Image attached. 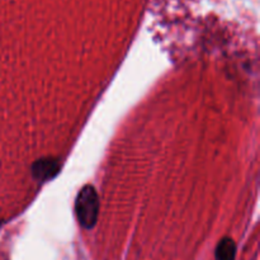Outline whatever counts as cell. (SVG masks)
Listing matches in <instances>:
<instances>
[{"mask_svg": "<svg viewBox=\"0 0 260 260\" xmlns=\"http://www.w3.org/2000/svg\"><path fill=\"white\" fill-rule=\"evenodd\" d=\"M75 212L79 222L83 228H94L98 218L99 201L95 189L91 185H85L79 192L75 202Z\"/></svg>", "mask_w": 260, "mask_h": 260, "instance_id": "1", "label": "cell"}, {"mask_svg": "<svg viewBox=\"0 0 260 260\" xmlns=\"http://www.w3.org/2000/svg\"><path fill=\"white\" fill-rule=\"evenodd\" d=\"M60 170V162L55 157H42L32 165V175L38 182H46Z\"/></svg>", "mask_w": 260, "mask_h": 260, "instance_id": "2", "label": "cell"}, {"mask_svg": "<svg viewBox=\"0 0 260 260\" xmlns=\"http://www.w3.org/2000/svg\"><path fill=\"white\" fill-rule=\"evenodd\" d=\"M236 255V245L233 239L223 238L216 248V260H234Z\"/></svg>", "mask_w": 260, "mask_h": 260, "instance_id": "3", "label": "cell"}]
</instances>
